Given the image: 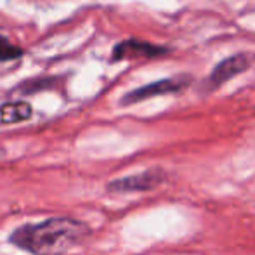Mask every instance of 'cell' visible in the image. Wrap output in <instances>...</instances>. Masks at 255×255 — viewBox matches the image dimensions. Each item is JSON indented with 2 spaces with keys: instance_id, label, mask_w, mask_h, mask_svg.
Here are the masks:
<instances>
[{
  "instance_id": "cell-1",
  "label": "cell",
  "mask_w": 255,
  "mask_h": 255,
  "mask_svg": "<svg viewBox=\"0 0 255 255\" xmlns=\"http://www.w3.org/2000/svg\"><path fill=\"white\" fill-rule=\"evenodd\" d=\"M89 236V224L61 215L40 222H26L12 229L7 242L30 255H64L80 247Z\"/></svg>"
},
{
  "instance_id": "cell-2",
  "label": "cell",
  "mask_w": 255,
  "mask_h": 255,
  "mask_svg": "<svg viewBox=\"0 0 255 255\" xmlns=\"http://www.w3.org/2000/svg\"><path fill=\"white\" fill-rule=\"evenodd\" d=\"M167 181V172L163 168H148L144 172H139L127 177L115 179L108 182L106 189L111 193H141V191H151L158 188L160 184Z\"/></svg>"
},
{
  "instance_id": "cell-3",
  "label": "cell",
  "mask_w": 255,
  "mask_h": 255,
  "mask_svg": "<svg viewBox=\"0 0 255 255\" xmlns=\"http://www.w3.org/2000/svg\"><path fill=\"white\" fill-rule=\"evenodd\" d=\"M186 85V80H179V78H163V80L153 82V84L142 85V87L135 89V91L128 92L122 98L124 106H130V104L146 101L154 96H165V94H174L179 92Z\"/></svg>"
},
{
  "instance_id": "cell-4",
  "label": "cell",
  "mask_w": 255,
  "mask_h": 255,
  "mask_svg": "<svg viewBox=\"0 0 255 255\" xmlns=\"http://www.w3.org/2000/svg\"><path fill=\"white\" fill-rule=\"evenodd\" d=\"M250 64L249 56L245 54H236V56L226 57L224 61L217 64L214 68V71L210 73V77L207 78V89L208 91H214V89H219L222 84H226L228 80L235 78L236 75H240L242 71H245Z\"/></svg>"
},
{
  "instance_id": "cell-5",
  "label": "cell",
  "mask_w": 255,
  "mask_h": 255,
  "mask_svg": "<svg viewBox=\"0 0 255 255\" xmlns=\"http://www.w3.org/2000/svg\"><path fill=\"white\" fill-rule=\"evenodd\" d=\"M167 52V49L153 45L149 42H141V40H124L113 49L111 54V61H124V59H139V57H156Z\"/></svg>"
},
{
  "instance_id": "cell-6",
  "label": "cell",
  "mask_w": 255,
  "mask_h": 255,
  "mask_svg": "<svg viewBox=\"0 0 255 255\" xmlns=\"http://www.w3.org/2000/svg\"><path fill=\"white\" fill-rule=\"evenodd\" d=\"M30 117H31V106L24 101L7 103L0 108V122H3V124L24 122Z\"/></svg>"
},
{
  "instance_id": "cell-7",
  "label": "cell",
  "mask_w": 255,
  "mask_h": 255,
  "mask_svg": "<svg viewBox=\"0 0 255 255\" xmlns=\"http://www.w3.org/2000/svg\"><path fill=\"white\" fill-rule=\"evenodd\" d=\"M23 56V49L14 45L10 40H7L5 37H0V61L7 63V61L19 59Z\"/></svg>"
}]
</instances>
